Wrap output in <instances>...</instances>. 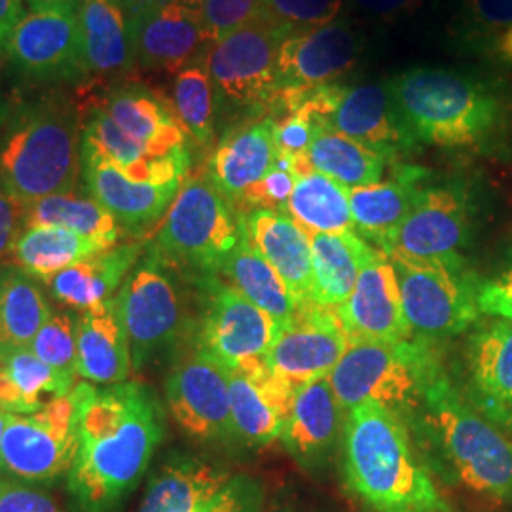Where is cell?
Masks as SVG:
<instances>
[{
	"instance_id": "obj_51",
	"label": "cell",
	"mask_w": 512,
	"mask_h": 512,
	"mask_svg": "<svg viewBox=\"0 0 512 512\" xmlns=\"http://www.w3.org/2000/svg\"><path fill=\"white\" fill-rule=\"evenodd\" d=\"M25 230V205L8 196L0 186V262L12 255L21 232Z\"/></svg>"
},
{
	"instance_id": "obj_49",
	"label": "cell",
	"mask_w": 512,
	"mask_h": 512,
	"mask_svg": "<svg viewBox=\"0 0 512 512\" xmlns=\"http://www.w3.org/2000/svg\"><path fill=\"white\" fill-rule=\"evenodd\" d=\"M274 124V139L277 154L283 156H293V154H302L308 152L315 133L319 128L298 116V114H281V116H268Z\"/></svg>"
},
{
	"instance_id": "obj_24",
	"label": "cell",
	"mask_w": 512,
	"mask_h": 512,
	"mask_svg": "<svg viewBox=\"0 0 512 512\" xmlns=\"http://www.w3.org/2000/svg\"><path fill=\"white\" fill-rule=\"evenodd\" d=\"M274 124L268 116L228 129L207 162V177L232 205L275 167Z\"/></svg>"
},
{
	"instance_id": "obj_2",
	"label": "cell",
	"mask_w": 512,
	"mask_h": 512,
	"mask_svg": "<svg viewBox=\"0 0 512 512\" xmlns=\"http://www.w3.org/2000/svg\"><path fill=\"white\" fill-rule=\"evenodd\" d=\"M344 476L349 490L376 512H452L416 454L403 418L380 404L349 410Z\"/></svg>"
},
{
	"instance_id": "obj_23",
	"label": "cell",
	"mask_w": 512,
	"mask_h": 512,
	"mask_svg": "<svg viewBox=\"0 0 512 512\" xmlns=\"http://www.w3.org/2000/svg\"><path fill=\"white\" fill-rule=\"evenodd\" d=\"M329 128L376 150L387 162H395L418 143L404 128L387 84H361L348 88Z\"/></svg>"
},
{
	"instance_id": "obj_12",
	"label": "cell",
	"mask_w": 512,
	"mask_h": 512,
	"mask_svg": "<svg viewBox=\"0 0 512 512\" xmlns=\"http://www.w3.org/2000/svg\"><path fill=\"white\" fill-rule=\"evenodd\" d=\"M76 454L73 395L33 414H12L0 444V476L33 486L67 478Z\"/></svg>"
},
{
	"instance_id": "obj_5",
	"label": "cell",
	"mask_w": 512,
	"mask_h": 512,
	"mask_svg": "<svg viewBox=\"0 0 512 512\" xmlns=\"http://www.w3.org/2000/svg\"><path fill=\"white\" fill-rule=\"evenodd\" d=\"M82 131L71 103L46 97L19 107L0 141V186L23 205L74 192Z\"/></svg>"
},
{
	"instance_id": "obj_30",
	"label": "cell",
	"mask_w": 512,
	"mask_h": 512,
	"mask_svg": "<svg viewBox=\"0 0 512 512\" xmlns=\"http://www.w3.org/2000/svg\"><path fill=\"white\" fill-rule=\"evenodd\" d=\"M311 245L310 302L338 310L378 249L368 245L357 232L323 234L306 230Z\"/></svg>"
},
{
	"instance_id": "obj_47",
	"label": "cell",
	"mask_w": 512,
	"mask_h": 512,
	"mask_svg": "<svg viewBox=\"0 0 512 512\" xmlns=\"http://www.w3.org/2000/svg\"><path fill=\"white\" fill-rule=\"evenodd\" d=\"M296 186V177L291 171L274 167L260 183L251 186L239 200L238 207L249 209H277L285 211Z\"/></svg>"
},
{
	"instance_id": "obj_17",
	"label": "cell",
	"mask_w": 512,
	"mask_h": 512,
	"mask_svg": "<svg viewBox=\"0 0 512 512\" xmlns=\"http://www.w3.org/2000/svg\"><path fill=\"white\" fill-rule=\"evenodd\" d=\"M80 177L93 200L103 205L131 238L145 236L164 219L183 186L129 179L84 135L80 143Z\"/></svg>"
},
{
	"instance_id": "obj_50",
	"label": "cell",
	"mask_w": 512,
	"mask_h": 512,
	"mask_svg": "<svg viewBox=\"0 0 512 512\" xmlns=\"http://www.w3.org/2000/svg\"><path fill=\"white\" fill-rule=\"evenodd\" d=\"M476 300L480 313L512 323V260L501 274L480 283Z\"/></svg>"
},
{
	"instance_id": "obj_28",
	"label": "cell",
	"mask_w": 512,
	"mask_h": 512,
	"mask_svg": "<svg viewBox=\"0 0 512 512\" xmlns=\"http://www.w3.org/2000/svg\"><path fill=\"white\" fill-rule=\"evenodd\" d=\"M425 179L427 171L401 165L389 181L348 188L355 232L382 249L410 213Z\"/></svg>"
},
{
	"instance_id": "obj_16",
	"label": "cell",
	"mask_w": 512,
	"mask_h": 512,
	"mask_svg": "<svg viewBox=\"0 0 512 512\" xmlns=\"http://www.w3.org/2000/svg\"><path fill=\"white\" fill-rule=\"evenodd\" d=\"M129 35L135 63L152 71L181 73L203 61L211 48L202 0H164L129 18Z\"/></svg>"
},
{
	"instance_id": "obj_42",
	"label": "cell",
	"mask_w": 512,
	"mask_h": 512,
	"mask_svg": "<svg viewBox=\"0 0 512 512\" xmlns=\"http://www.w3.org/2000/svg\"><path fill=\"white\" fill-rule=\"evenodd\" d=\"M344 2L346 0H264L260 18L287 38L336 21Z\"/></svg>"
},
{
	"instance_id": "obj_39",
	"label": "cell",
	"mask_w": 512,
	"mask_h": 512,
	"mask_svg": "<svg viewBox=\"0 0 512 512\" xmlns=\"http://www.w3.org/2000/svg\"><path fill=\"white\" fill-rule=\"evenodd\" d=\"M230 414L234 437L243 444L262 448L281 439L285 420L264 385L230 370Z\"/></svg>"
},
{
	"instance_id": "obj_19",
	"label": "cell",
	"mask_w": 512,
	"mask_h": 512,
	"mask_svg": "<svg viewBox=\"0 0 512 512\" xmlns=\"http://www.w3.org/2000/svg\"><path fill=\"white\" fill-rule=\"evenodd\" d=\"M338 317L349 342H404L412 338L404 317L401 287L395 264L376 251L363 268Z\"/></svg>"
},
{
	"instance_id": "obj_58",
	"label": "cell",
	"mask_w": 512,
	"mask_h": 512,
	"mask_svg": "<svg viewBox=\"0 0 512 512\" xmlns=\"http://www.w3.org/2000/svg\"><path fill=\"white\" fill-rule=\"evenodd\" d=\"M12 414H6V412H0V444H2V437H4V431H6V425L10 421Z\"/></svg>"
},
{
	"instance_id": "obj_44",
	"label": "cell",
	"mask_w": 512,
	"mask_h": 512,
	"mask_svg": "<svg viewBox=\"0 0 512 512\" xmlns=\"http://www.w3.org/2000/svg\"><path fill=\"white\" fill-rule=\"evenodd\" d=\"M264 0H202L203 25L211 44L260 18Z\"/></svg>"
},
{
	"instance_id": "obj_21",
	"label": "cell",
	"mask_w": 512,
	"mask_h": 512,
	"mask_svg": "<svg viewBox=\"0 0 512 512\" xmlns=\"http://www.w3.org/2000/svg\"><path fill=\"white\" fill-rule=\"evenodd\" d=\"M344 425V408L334 395L329 376H321L296 391L281 440L302 469L317 473L329 465Z\"/></svg>"
},
{
	"instance_id": "obj_40",
	"label": "cell",
	"mask_w": 512,
	"mask_h": 512,
	"mask_svg": "<svg viewBox=\"0 0 512 512\" xmlns=\"http://www.w3.org/2000/svg\"><path fill=\"white\" fill-rule=\"evenodd\" d=\"M173 109L194 145L207 147L213 141L217 95L205 59L186 67L175 76Z\"/></svg>"
},
{
	"instance_id": "obj_26",
	"label": "cell",
	"mask_w": 512,
	"mask_h": 512,
	"mask_svg": "<svg viewBox=\"0 0 512 512\" xmlns=\"http://www.w3.org/2000/svg\"><path fill=\"white\" fill-rule=\"evenodd\" d=\"M241 228L256 253L264 256L283 277L298 306L310 302L311 245L306 230L277 209H251L241 215Z\"/></svg>"
},
{
	"instance_id": "obj_11",
	"label": "cell",
	"mask_w": 512,
	"mask_h": 512,
	"mask_svg": "<svg viewBox=\"0 0 512 512\" xmlns=\"http://www.w3.org/2000/svg\"><path fill=\"white\" fill-rule=\"evenodd\" d=\"M285 37L258 18L211 44L205 65L217 110L264 116L279 88L277 55Z\"/></svg>"
},
{
	"instance_id": "obj_18",
	"label": "cell",
	"mask_w": 512,
	"mask_h": 512,
	"mask_svg": "<svg viewBox=\"0 0 512 512\" xmlns=\"http://www.w3.org/2000/svg\"><path fill=\"white\" fill-rule=\"evenodd\" d=\"M6 57L31 80H84L78 12L31 10L16 25L6 46Z\"/></svg>"
},
{
	"instance_id": "obj_6",
	"label": "cell",
	"mask_w": 512,
	"mask_h": 512,
	"mask_svg": "<svg viewBox=\"0 0 512 512\" xmlns=\"http://www.w3.org/2000/svg\"><path fill=\"white\" fill-rule=\"evenodd\" d=\"M440 376L444 370L433 344L410 338L404 342H349L329 380L346 414L359 404L376 403L406 421Z\"/></svg>"
},
{
	"instance_id": "obj_27",
	"label": "cell",
	"mask_w": 512,
	"mask_h": 512,
	"mask_svg": "<svg viewBox=\"0 0 512 512\" xmlns=\"http://www.w3.org/2000/svg\"><path fill=\"white\" fill-rule=\"evenodd\" d=\"M76 372L93 385L128 382L131 372L128 332L116 296L78 315Z\"/></svg>"
},
{
	"instance_id": "obj_1",
	"label": "cell",
	"mask_w": 512,
	"mask_h": 512,
	"mask_svg": "<svg viewBox=\"0 0 512 512\" xmlns=\"http://www.w3.org/2000/svg\"><path fill=\"white\" fill-rule=\"evenodd\" d=\"M74 401L76 454L67 475L73 512H124L165 433L164 404L141 382H80Z\"/></svg>"
},
{
	"instance_id": "obj_33",
	"label": "cell",
	"mask_w": 512,
	"mask_h": 512,
	"mask_svg": "<svg viewBox=\"0 0 512 512\" xmlns=\"http://www.w3.org/2000/svg\"><path fill=\"white\" fill-rule=\"evenodd\" d=\"M52 306L37 279L18 266H0V357L31 348Z\"/></svg>"
},
{
	"instance_id": "obj_13",
	"label": "cell",
	"mask_w": 512,
	"mask_h": 512,
	"mask_svg": "<svg viewBox=\"0 0 512 512\" xmlns=\"http://www.w3.org/2000/svg\"><path fill=\"white\" fill-rule=\"evenodd\" d=\"M471 217V194L463 184L423 183L410 213L380 251L418 262L461 260L471 236Z\"/></svg>"
},
{
	"instance_id": "obj_53",
	"label": "cell",
	"mask_w": 512,
	"mask_h": 512,
	"mask_svg": "<svg viewBox=\"0 0 512 512\" xmlns=\"http://www.w3.org/2000/svg\"><path fill=\"white\" fill-rule=\"evenodd\" d=\"M23 16L25 0H0V54H6L10 37Z\"/></svg>"
},
{
	"instance_id": "obj_38",
	"label": "cell",
	"mask_w": 512,
	"mask_h": 512,
	"mask_svg": "<svg viewBox=\"0 0 512 512\" xmlns=\"http://www.w3.org/2000/svg\"><path fill=\"white\" fill-rule=\"evenodd\" d=\"M315 171L346 188L380 183L389 164L382 154L334 129H319L308 148Z\"/></svg>"
},
{
	"instance_id": "obj_31",
	"label": "cell",
	"mask_w": 512,
	"mask_h": 512,
	"mask_svg": "<svg viewBox=\"0 0 512 512\" xmlns=\"http://www.w3.org/2000/svg\"><path fill=\"white\" fill-rule=\"evenodd\" d=\"M232 473L186 454H173L154 471L139 512H194L211 501Z\"/></svg>"
},
{
	"instance_id": "obj_54",
	"label": "cell",
	"mask_w": 512,
	"mask_h": 512,
	"mask_svg": "<svg viewBox=\"0 0 512 512\" xmlns=\"http://www.w3.org/2000/svg\"><path fill=\"white\" fill-rule=\"evenodd\" d=\"M0 412H6V414H19L21 412L18 391L10 382V378L4 370V365H2V359H0Z\"/></svg>"
},
{
	"instance_id": "obj_20",
	"label": "cell",
	"mask_w": 512,
	"mask_h": 512,
	"mask_svg": "<svg viewBox=\"0 0 512 512\" xmlns=\"http://www.w3.org/2000/svg\"><path fill=\"white\" fill-rule=\"evenodd\" d=\"M363 50L359 33L346 21H332L285 38L279 46V88L332 84L355 67Z\"/></svg>"
},
{
	"instance_id": "obj_25",
	"label": "cell",
	"mask_w": 512,
	"mask_h": 512,
	"mask_svg": "<svg viewBox=\"0 0 512 512\" xmlns=\"http://www.w3.org/2000/svg\"><path fill=\"white\" fill-rule=\"evenodd\" d=\"M469 385L486 418L512 431V323L494 319L467 344Z\"/></svg>"
},
{
	"instance_id": "obj_43",
	"label": "cell",
	"mask_w": 512,
	"mask_h": 512,
	"mask_svg": "<svg viewBox=\"0 0 512 512\" xmlns=\"http://www.w3.org/2000/svg\"><path fill=\"white\" fill-rule=\"evenodd\" d=\"M76 330L78 317L73 310L52 311L50 319L38 330L31 349L46 365L76 378Z\"/></svg>"
},
{
	"instance_id": "obj_55",
	"label": "cell",
	"mask_w": 512,
	"mask_h": 512,
	"mask_svg": "<svg viewBox=\"0 0 512 512\" xmlns=\"http://www.w3.org/2000/svg\"><path fill=\"white\" fill-rule=\"evenodd\" d=\"M490 46L494 50V54L507 65H512V27L505 29L503 33H499L497 37L490 40Z\"/></svg>"
},
{
	"instance_id": "obj_52",
	"label": "cell",
	"mask_w": 512,
	"mask_h": 512,
	"mask_svg": "<svg viewBox=\"0 0 512 512\" xmlns=\"http://www.w3.org/2000/svg\"><path fill=\"white\" fill-rule=\"evenodd\" d=\"M353 4L370 18L393 19L412 14L421 4V0H353Z\"/></svg>"
},
{
	"instance_id": "obj_10",
	"label": "cell",
	"mask_w": 512,
	"mask_h": 512,
	"mask_svg": "<svg viewBox=\"0 0 512 512\" xmlns=\"http://www.w3.org/2000/svg\"><path fill=\"white\" fill-rule=\"evenodd\" d=\"M192 279L203 296L198 349L232 372L249 378L262 376L268 370L266 353L279 325L220 275Z\"/></svg>"
},
{
	"instance_id": "obj_48",
	"label": "cell",
	"mask_w": 512,
	"mask_h": 512,
	"mask_svg": "<svg viewBox=\"0 0 512 512\" xmlns=\"http://www.w3.org/2000/svg\"><path fill=\"white\" fill-rule=\"evenodd\" d=\"M0 512H61L54 499L33 484L0 476Z\"/></svg>"
},
{
	"instance_id": "obj_22",
	"label": "cell",
	"mask_w": 512,
	"mask_h": 512,
	"mask_svg": "<svg viewBox=\"0 0 512 512\" xmlns=\"http://www.w3.org/2000/svg\"><path fill=\"white\" fill-rule=\"evenodd\" d=\"M101 107L150 156L169 158L190 152L183 124L162 93L143 84H122L105 95Z\"/></svg>"
},
{
	"instance_id": "obj_3",
	"label": "cell",
	"mask_w": 512,
	"mask_h": 512,
	"mask_svg": "<svg viewBox=\"0 0 512 512\" xmlns=\"http://www.w3.org/2000/svg\"><path fill=\"white\" fill-rule=\"evenodd\" d=\"M414 421L444 475L476 494L512 503L511 440L459 397L446 374L425 391Z\"/></svg>"
},
{
	"instance_id": "obj_35",
	"label": "cell",
	"mask_w": 512,
	"mask_h": 512,
	"mask_svg": "<svg viewBox=\"0 0 512 512\" xmlns=\"http://www.w3.org/2000/svg\"><path fill=\"white\" fill-rule=\"evenodd\" d=\"M109 251L101 243L57 226H33L21 232L12 258L14 266L37 281L48 283L65 268Z\"/></svg>"
},
{
	"instance_id": "obj_36",
	"label": "cell",
	"mask_w": 512,
	"mask_h": 512,
	"mask_svg": "<svg viewBox=\"0 0 512 512\" xmlns=\"http://www.w3.org/2000/svg\"><path fill=\"white\" fill-rule=\"evenodd\" d=\"M33 226L65 228L93 239L107 249L116 247L124 234L120 224L103 205L74 192L54 194L25 205V228Z\"/></svg>"
},
{
	"instance_id": "obj_46",
	"label": "cell",
	"mask_w": 512,
	"mask_h": 512,
	"mask_svg": "<svg viewBox=\"0 0 512 512\" xmlns=\"http://www.w3.org/2000/svg\"><path fill=\"white\" fill-rule=\"evenodd\" d=\"M264 490L260 482L247 475H232L226 486L194 512H262Z\"/></svg>"
},
{
	"instance_id": "obj_29",
	"label": "cell",
	"mask_w": 512,
	"mask_h": 512,
	"mask_svg": "<svg viewBox=\"0 0 512 512\" xmlns=\"http://www.w3.org/2000/svg\"><path fill=\"white\" fill-rule=\"evenodd\" d=\"M143 253L145 245L133 241L76 262L48 281L50 294L67 310H90L114 298Z\"/></svg>"
},
{
	"instance_id": "obj_4",
	"label": "cell",
	"mask_w": 512,
	"mask_h": 512,
	"mask_svg": "<svg viewBox=\"0 0 512 512\" xmlns=\"http://www.w3.org/2000/svg\"><path fill=\"white\" fill-rule=\"evenodd\" d=\"M404 128L416 143L471 148L488 141L505 118L494 88L452 69L414 67L387 82Z\"/></svg>"
},
{
	"instance_id": "obj_59",
	"label": "cell",
	"mask_w": 512,
	"mask_h": 512,
	"mask_svg": "<svg viewBox=\"0 0 512 512\" xmlns=\"http://www.w3.org/2000/svg\"><path fill=\"white\" fill-rule=\"evenodd\" d=\"M8 112H10V109H8V105L0 99V126L8 120Z\"/></svg>"
},
{
	"instance_id": "obj_32",
	"label": "cell",
	"mask_w": 512,
	"mask_h": 512,
	"mask_svg": "<svg viewBox=\"0 0 512 512\" xmlns=\"http://www.w3.org/2000/svg\"><path fill=\"white\" fill-rule=\"evenodd\" d=\"M78 25L86 78L128 73L135 63L129 18L114 0H84Z\"/></svg>"
},
{
	"instance_id": "obj_57",
	"label": "cell",
	"mask_w": 512,
	"mask_h": 512,
	"mask_svg": "<svg viewBox=\"0 0 512 512\" xmlns=\"http://www.w3.org/2000/svg\"><path fill=\"white\" fill-rule=\"evenodd\" d=\"M114 2L126 12L128 18H133L137 14H143V12H147L150 8L162 4L164 0H114Z\"/></svg>"
},
{
	"instance_id": "obj_45",
	"label": "cell",
	"mask_w": 512,
	"mask_h": 512,
	"mask_svg": "<svg viewBox=\"0 0 512 512\" xmlns=\"http://www.w3.org/2000/svg\"><path fill=\"white\" fill-rule=\"evenodd\" d=\"M461 31L469 38H492L512 27V0H465Z\"/></svg>"
},
{
	"instance_id": "obj_14",
	"label": "cell",
	"mask_w": 512,
	"mask_h": 512,
	"mask_svg": "<svg viewBox=\"0 0 512 512\" xmlns=\"http://www.w3.org/2000/svg\"><path fill=\"white\" fill-rule=\"evenodd\" d=\"M348 346V332L338 310L304 302L293 319L277 329L266 353V366L279 380L300 389L315 378L329 376Z\"/></svg>"
},
{
	"instance_id": "obj_34",
	"label": "cell",
	"mask_w": 512,
	"mask_h": 512,
	"mask_svg": "<svg viewBox=\"0 0 512 512\" xmlns=\"http://www.w3.org/2000/svg\"><path fill=\"white\" fill-rule=\"evenodd\" d=\"M219 275L260 310L266 311L279 327L287 325L298 310V302L283 277L264 256L256 253L245 234L222 262Z\"/></svg>"
},
{
	"instance_id": "obj_15",
	"label": "cell",
	"mask_w": 512,
	"mask_h": 512,
	"mask_svg": "<svg viewBox=\"0 0 512 512\" xmlns=\"http://www.w3.org/2000/svg\"><path fill=\"white\" fill-rule=\"evenodd\" d=\"M165 403L173 420L194 439L234 437L230 370L202 349L167 376Z\"/></svg>"
},
{
	"instance_id": "obj_7",
	"label": "cell",
	"mask_w": 512,
	"mask_h": 512,
	"mask_svg": "<svg viewBox=\"0 0 512 512\" xmlns=\"http://www.w3.org/2000/svg\"><path fill=\"white\" fill-rule=\"evenodd\" d=\"M243 236L241 215L207 175L184 181L148 247L188 277L219 275Z\"/></svg>"
},
{
	"instance_id": "obj_37",
	"label": "cell",
	"mask_w": 512,
	"mask_h": 512,
	"mask_svg": "<svg viewBox=\"0 0 512 512\" xmlns=\"http://www.w3.org/2000/svg\"><path fill=\"white\" fill-rule=\"evenodd\" d=\"M285 213L310 232H355L348 188L319 171L296 179L293 194L285 205Z\"/></svg>"
},
{
	"instance_id": "obj_9",
	"label": "cell",
	"mask_w": 512,
	"mask_h": 512,
	"mask_svg": "<svg viewBox=\"0 0 512 512\" xmlns=\"http://www.w3.org/2000/svg\"><path fill=\"white\" fill-rule=\"evenodd\" d=\"M395 264L404 317L412 336L439 342L458 336L478 319V287L467 260L418 262L391 258Z\"/></svg>"
},
{
	"instance_id": "obj_56",
	"label": "cell",
	"mask_w": 512,
	"mask_h": 512,
	"mask_svg": "<svg viewBox=\"0 0 512 512\" xmlns=\"http://www.w3.org/2000/svg\"><path fill=\"white\" fill-rule=\"evenodd\" d=\"M31 10H74L78 12L84 0H27Z\"/></svg>"
},
{
	"instance_id": "obj_41",
	"label": "cell",
	"mask_w": 512,
	"mask_h": 512,
	"mask_svg": "<svg viewBox=\"0 0 512 512\" xmlns=\"http://www.w3.org/2000/svg\"><path fill=\"white\" fill-rule=\"evenodd\" d=\"M0 359L10 382L18 391L19 414L38 412L55 399L69 395L76 385V378L46 365L31 348L18 349Z\"/></svg>"
},
{
	"instance_id": "obj_8",
	"label": "cell",
	"mask_w": 512,
	"mask_h": 512,
	"mask_svg": "<svg viewBox=\"0 0 512 512\" xmlns=\"http://www.w3.org/2000/svg\"><path fill=\"white\" fill-rule=\"evenodd\" d=\"M181 275L147 245L116 294L135 372L160 363L183 340L188 317Z\"/></svg>"
}]
</instances>
